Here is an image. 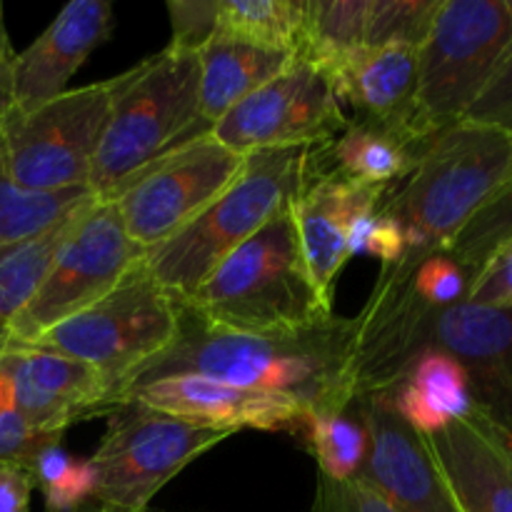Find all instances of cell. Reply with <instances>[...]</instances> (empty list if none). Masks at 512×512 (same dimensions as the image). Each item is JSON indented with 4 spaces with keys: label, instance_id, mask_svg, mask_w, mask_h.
Instances as JSON below:
<instances>
[{
    "label": "cell",
    "instance_id": "6da1fadb",
    "mask_svg": "<svg viewBox=\"0 0 512 512\" xmlns=\"http://www.w3.org/2000/svg\"><path fill=\"white\" fill-rule=\"evenodd\" d=\"M350 355L353 318L333 315L315 328L290 335H250L210 328L183 308L178 335L170 348L125 380L118 403L140 385L173 375H198L283 395L303 405L308 413L345 410L355 403Z\"/></svg>",
    "mask_w": 512,
    "mask_h": 512
},
{
    "label": "cell",
    "instance_id": "7a4b0ae2",
    "mask_svg": "<svg viewBox=\"0 0 512 512\" xmlns=\"http://www.w3.org/2000/svg\"><path fill=\"white\" fill-rule=\"evenodd\" d=\"M423 350L465 368L475 408L512 435V305L463 303L435 310H383L353 318L350 385L355 398L385 393Z\"/></svg>",
    "mask_w": 512,
    "mask_h": 512
},
{
    "label": "cell",
    "instance_id": "3957f363",
    "mask_svg": "<svg viewBox=\"0 0 512 512\" xmlns=\"http://www.w3.org/2000/svg\"><path fill=\"white\" fill-rule=\"evenodd\" d=\"M510 178V130L460 120L435 135L405 183L380 203L405 233L403 258L380 273L408 278L425 258L448 253L465 225Z\"/></svg>",
    "mask_w": 512,
    "mask_h": 512
},
{
    "label": "cell",
    "instance_id": "277c9868",
    "mask_svg": "<svg viewBox=\"0 0 512 512\" xmlns=\"http://www.w3.org/2000/svg\"><path fill=\"white\" fill-rule=\"evenodd\" d=\"M328 145L268 148L245 155L238 178L185 228L145 253L148 273L183 303L203 280L285 208L298 203Z\"/></svg>",
    "mask_w": 512,
    "mask_h": 512
},
{
    "label": "cell",
    "instance_id": "5b68a950",
    "mask_svg": "<svg viewBox=\"0 0 512 512\" xmlns=\"http://www.w3.org/2000/svg\"><path fill=\"white\" fill-rule=\"evenodd\" d=\"M295 205L235 248L183 308L210 328L290 335L333 318L305 268Z\"/></svg>",
    "mask_w": 512,
    "mask_h": 512
},
{
    "label": "cell",
    "instance_id": "8992f818",
    "mask_svg": "<svg viewBox=\"0 0 512 512\" xmlns=\"http://www.w3.org/2000/svg\"><path fill=\"white\" fill-rule=\"evenodd\" d=\"M200 60L163 48L123 73L90 173V193L113 200L178 145L210 133L200 123Z\"/></svg>",
    "mask_w": 512,
    "mask_h": 512
},
{
    "label": "cell",
    "instance_id": "52a82bcc",
    "mask_svg": "<svg viewBox=\"0 0 512 512\" xmlns=\"http://www.w3.org/2000/svg\"><path fill=\"white\" fill-rule=\"evenodd\" d=\"M180 315V300L140 260L105 298L28 345L53 350L98 370L113 390L115 408L125 380L170 348L178 335Z\"/></svg>",
    "mask_w": 512,
    "mask_h": 512
},
{
    "label": "cell",
    "instance_id": "ba28073f",
    "mask_svg": "<svg viewBox=\"0 0 512 512\" xmlns=\"http://www.w3.org/2000/svg\"><path fill=\"white\" fill-rule=\"evenodd\" d=\"M105 418L108 428L90 458L98 478L93 500L103 512H148L180 470L235 435L138 400H123Z\"/></svg>",
    "mask_w": 512,
    "mask_h": 512
},
{
    "label": "cell",
    "instance_id": "9c48e42d",
    "mask_svg": "<svg viewBox=\"0 0 512 512\" xmlns=\"http://www.w3.org/2000/svg\"><path fill=\"white\" fill-rule=\"evenodd\" d=\"M512 45V0H440L418 48V103L435 133L460 123Z\"/></svg>",
    "mask_w": 512,
    "mask_h": 512
},
{
    "label": "cell",
    "instance_id": "30bf717a",
    "mask_svg": "<svg viewBox=\"0 0 512 512\" xmlns=\"http://www.w3.org/2000/svg\"><path fill=\"white\" fill-rule=\"evenodd\" d=\"M123 73L65 90L30 110H10L0 123L13 178L35 193L90 190L93 160Z\"/></svg>",
    "mask_w": 512,
    "mask_h": 512
},
{
    "label": "cell",
    "instance_id": "8fae6325",
    "mask_svg": "<svg viewBox=\"0 0 512 512\" xmlns=\"http://www.w3.org/2000/svg\"><path fill=\"white\" fill-rule=\"evenodd\" d=\"M143 258L145 250L130 240L115 200L95 198L80 215L30 303L10 323L5 345L35 343L50 328L83 313L105 298Z\"/></svg>",
    "mask_w": 512,
    "mask_h": 512
},
{
    "label": "cell",
    "instance_id": "7c38bea8",
    "mask_svg": "<svg viewBox=\"0 0 512 512\" xmlns=\"http://www.w3.org/2000/svg\"><path fill=\"white\" fill-rule=\"evenodd\" d=\"M245 155L205 133L165 153L135 175L118 195L130 240L148 253L203 213L240 175Z\"/></svg>",
    "mask_w": 512,
    "mask_h": 512
},
{
    "label": "cell",
    "instance_id": "4fadbf2b",
    "mask_svg": "<svg viewBox=\"0 0 512 512\" xmlns=\"http://www.w3.org/2000/svg\"><path fill=\"white\" fill-rule=\"evenodd\" d=\"M348 118L330 80L315 65L295 55L270 83L235 105L210 135L233 153L268 148L330 145Z\"/></svg>",
    "mask_w": 512,
    "mask_h": 512
},
{
    "label": "cell",
    "instance_id": "5bb4252c",
    "mask_svg": "<svg viewBox=\"0 0 512 512\" xmlns=\"http://www.w3.org/2000/svg\"><path fill=\"white\" fill-rule=\"evenodd\" d=\"M340 103L355 120L393 135L423 155L435 140L418 103V45H378L350 53L328 75Z\"/></svg>",
    "mask_w": 512,
    "mask_h": 512
},
{
    "label": "cell",
    "instance_id": "9a60e30c",
    "mask_svg": "<svg viewBox=\"0 0 512 512\" xmlns=\"http://www.w3.org/2000/svg\"><path fill=\"white\" fill-rule=\"evenodd\" d=\"M0 370L13 383L18 415L40 433L65 435L70 425L113 410L108 380L53 350L8 343L0 350Z\"/></svg>",
    "mask_w": 512,
    "mask_h": 512
},
{
    "label": "cell",
    "instance_id": "2e32d148",
    "mask_svg": "<svg viewBox=\"0 0 512 512\" xmlns=\"http://www.w3.org/2000/svg\"><path fill=\"white\" fill-rule=\"evenodd\" d=\"M368 430V455L358 478L395 512H458L428 443L380 395L355 398Z\"/></svg>",
    "mask_w": 512,
    "mask_h": 512
},
{
    "label": "cell",
    "instance_id": "e0dca14e",
    "mask_svg": "<svg viewBox=\"0 0 512 512\" xmlns=\"http://www.w3.org/2000/svg\"><path fill=\"white\" fill-rule=\"evenodd\" d=\"M423 438L458 512H512V435L483 410Z\"/></svg>",
    "mask_w": 512,
    "mask_h": 512
},
{
    "label": "cell",
    "instance_id": "ac0fdd59",
    "mask_svg": "<svg viewBox=\"0 0 512 512\" xmlns=\"http://www.w3.org/2000/svg\"><path fill=\"white\" fill-rule=\"evenodd\" d=\"M123 400H138L160 413L178 415L215 428L265 430L298 435L308 410L283 395L238 388L198 375H173L130 390ZM120 400V403H123Z\"/></svg>",
    "mask_w": 512,
    "mask_h": 512
},
{
    "label": "cell",
    "instance_id": "d6986e66",
    "mask_svg": "<svg viewBox=\"0 0 512 512\" xmlns=\"http://www.w3.org/2000/svg\"><path fill=\"white\" fill-rule=\"evenodd\" d=\"M390 188L343 178L335 170H318L295 203V228L305 268L325 308L333 310L335 280L348 263L350 228L363 215L375 213Z\"/></svg>",
    "mask_w": 512,
    "mask_h": 512
},
{
    "label": "cell",
    "instance_id": "ffe728a7",
    "mask_svg": "<svg viewBox=\"0 0 512 512\" xmlns=\"http://www.w3.org/2000/svg\"><path fill=\"white\" fill-rule=\"evenodd\" d=\"M108 0H70L53 23L15 58V110H30L65 93V85L110 38Z\"/></svg>",
    "mask_w": 512,
    "mask_h": 512
},
{
    "label": "cell",
    "instance_id": "44dd1931",
    "mask_svg": "<svg viewBox=\"0 0 512 512\" xmlns=\"http://www.w3.org/2000/svg\"><path fill=\"white\" fill-rule=\"evenodd\" d=\"M375 395L420 435L438 433L473 410L468 373L440 350H423L398 385Z\"/></svg>",
    "mask_w": 512,
    "mask_h": 512
},
{
    "label": "cell",
    "instance_id": "7402d4cb",
    "mask_svg": "<svg viewBox=\"0 0 512 512\" xmlns=\"http://www.w3.org/2000/svg\"><path fill=\"white\" fill-rule=\"evenodd\" d=\"M295 55L215 35L198 53L200 123L213 130L248 95L283 73Z\"/></svg>",
    "mask_w": 512,
    "mask_h": 512
},
{
    "label": "cell",
    "instance_id": "603a6c76",
    "mask_svg": "<svg viewBox=\"0 0 512 512\" xmlns=\"http://www.w3.org/2000/svg\"><path fill=\"white\" fill-rule=\"evenodd\" d=\"M93 200L95 195L50 230L0 253V350L5 348V340H8L10 323L30 303V298L40 288L48 270L53 268L65 240L70 238V233L78 225L80 215L85 213V208Z\"/></svg>",
    "mask_w": 512,
    "mask_h": 512
},
{
    "label": "cell",
    "instance_id": "cb8c5ba5",
    "mask_svg": "<svg viewBox=\"0 0 512 512\" xmlns=\"http://www.w3.org/2000/svg\"><path fill=\"white\" fill-rule=\"evenodd\" d=\"M328 158L333 163L330 170L343 178L390 188L398 180L408 178L423 155L395 140L393 135L350 118L338 138L328 145Z\"/></svg>",
    "mask_w": 512,
    "mask_h": 512
},
{
    "label": "cell",
    "instance_id": "d4e9b609",
    "mask_svg": "<svg viewBox=\"0 0 512 512\" xmlns=\"http://www.w3.org/2000/svg\"><path fill=\"white\" fill-rule=\"evenodd\" d=\"M93 198L90 190L35 193L13 178L0 135V253L45 233Z\"/></svg>",
    "mask_w": 512,
    "mask_h": 512
},
{
    "label": "cell",
    "instance_id": "484cf974",
    "mask_svg": "<svg viewBox=\"0 0 512 512\" xmlns=\"http://www.w3.org/2000/svg\"><path fill=\"white\" fill-rule=\"evenodd\" d=\"M305 18L308 0H220L218 35L298 55Z\"/></svg>",
    "mask_w": 512,
    "mask_h": 512
},
{
    "label": "cell",
    "instance_id": "4316f807",
    "mask_svg": "<svg viewBox=\"0 0 512 512\" xmlns=\"http://www.w3.org/2000/svg\"><path fill=\"white\" fill-rule=\"evenodd\" d=\"M298 438L318 460V473L325 478L345 483L358 478L363 470L368 455V430L358 400L345 410L308 413Z\"/></svg>",
    "mask_w": 512,
    "mask_h": 512
},
{
    "label": "cell",
    "instance_id": "83f0119b",
    "mask_svg": "<svg viewBox=\"0 0 512 512\" xmlns=\"http://www.w3.org/2000/svg\"><path fill=\"white\" fill-rule=\"evenodd\" d=\"M512 240V178L463 228V233L453 240L448 255L465 270L468 280H473L488 260L505 248Z\"/></svg>",
    "mask_w": 512,
    "mask_h": 512
},
{
    "label": "cell",
    "instance_id": "f1b7e54d",
    "mask_svg": "<svg viewBox=\"0 0 512 512\" xmlns=\"http://www.w3.org/2000/svg\"><path fill=\"white\" fill-rule=\"evenodd\" d=\"M440 0H368L365 48L418 45L428 35Z\"/></svg>",
    "mask_w": 512,
    "mask_h": 512
},
{
    "label": "cell",
    "instance_id": "f546056e",
    "mask_svg": "<svg viewBox=\"0 0 512 512\" xmlns=\"http://www.w3.org/2000/svg\"><path fill=\"white\" fill-rule=\"evenodd\" d=\"M220 0H168L173 38L168 48L198 55L218 35Z\"/></svg>",
    "mask_w": 512,
    "mask_h": 512
},
{
    "label": "cell",
    "instance_id": "4dcf8cb0",
    "mask_svg": "<svg viewBox=\"0 0 512 512\" xmlns=\"http://www.w3.org/2000/svg\"><path fill=\"white\" fill-rule=\"evenodd\" d=\"M350 255H373L380 260V268L398 263L405 253V233L383 210L363 215L353 223L348 235Z\"/></svg>",
    "mask_w": 512,
    "mask_h": 512
},
{
    "label": "cell",
    "instance_id": "1f68e13d",
    "mask_svg": "<svg viewBox=\"0 0 512 512\" xmlns=\"http://www.w3.org/2000/svg\"><path fill=\"white\" fill-rule=\"evenodd\" d=\"M308 512H395V510L390 508L388 500L380 498V495L360 478L338 483V480H330L318 473L313 503H310Z\"/></svg>",
    "mask_w": 512,
    "mask_h": 512
},
{
    "label": "cell",
    "instance_id": "d6a6232c",
    "mask_svg": "<svg viewBox=\"0 0 512 512\" xmlns=\"http://www.w3.org/2000/svg\"><path fill=\"white\" fill-rule=\"evenodd\" d=\"M60 438L63 435L35 430L33 425L20 418L18 410L0 415V465H15V468H25L33 473L38 455L50 445L60 443Z\"/></svg>",
    "mask_w": 512,
    "mask_h": 512
},
{
    "label": "cell",
    "instance_id": "836d02e7",
    "mask_svg": "<svg viewBox=\"0 0 512 512\" xmlns=\"http://www.w3.org/2000/svg\"><path fill=\"white\" fill-rule=\"evenodd\" d=\"M468 123H483V125H498L512 133V45L500 60L498 70L485 85L480 98L470 105L465 113Z\"/></svg>",
    "mask_w": 512,
    "mask_h": 512
},
{
    "label": "cell",
    "instance_id": "e575fe53",
    "mask_svg": "<svg viewBox=\"0 0 512 512\" xmlns=\"http://www.w3.org/2000/svg\"><path fill=\"white\" fill-rule=\"evenodd\" d=\"M465 300L475 305H488V308L512 305V240L470 280Z\"/></svg>",
    "mask_w": 512,
    "mask_h": 512
},
{
    "label": "cell",
    "instance_id": "d590c367",
    "mask_svg": "<svg viewBox=\"0 0 512 512\" xmlns=\"http://www.w3.org/2000/svg\"><path fill=\"white\" fill-rule=\"evenodd\" d=\"M95 485H98V478H95V468L90 458H73L68 470L55 483L40 488L45 498V512H68L80 508L95 495Z\"/></svg>",
    "mask_w": 512,
    "mask_h": 512
},
{
    "label": "cell",
    "instance_id": "8d00e7d4",
    "mask_svg": "<svg viewBox=\"0 0 512 512\" xmlns=\"http://www.w3.org/2000/svg\"><path fill=\"white\" fill-rule=\"evenodd\" d=\"M35 490L33 473L15 465H0V512H30Z\"/></svg>",
    "mask_w": 512,
    "mask_h": 512
},
{
    "label": "cell",
    "instance_id": "74e56055",
    "mask_svg": "<svg viewBox=\"0 0 512 512\" xmlns=\"http://www.w3.org/2000/svg\"><path fill=\"white\" fill-rule=\"evenodd\" d=\"M15 58H18V53L10 43L5 8L0 3V123L15 108Z\"/></svg>",
    "mask_w": 512,
    "mask_h": 512
},
{
    "label": "cell",
    "instance_id": "f35d334b",
    "mask_svg": "<svg viewBox=\"0 0 512 512\" xmlns=\"http://www.w3.org/2000/svg\"><path fill=\"white\" fill-rule=\"evenodd\" d=\"M15 413V388L8 375L0 370V415Z\"/></svg>",
    "mask_w": 512,
    "mask_h": 512
},
{
    "label": "cell",
    "instance_id": "ab89813d",
    "mask_svg": "<svg viewBox=\"0 0 512 512\" xmlns=\"http://www.w3.org/2000/svg\"><path fill=\"white\" fill-rule=\"evenodd\" d=\"M68 512H103V510H100L98 505H95V500L90 498L88 503H83V505H80V508H75V510H68Z\"/></svg>",
    "mask_w": 512,
    "mask_h": 512
}]
</instances>
